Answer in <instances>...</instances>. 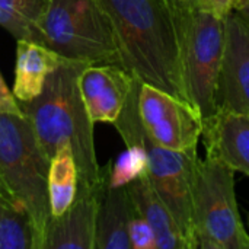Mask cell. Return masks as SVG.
Here are the masks:
<instances>
[{"label":"cell","mask_w":249,"mask_h":249,"mask_svg":"<svg viewBox=\"0 0 249 249\" xmlns=\"http://www.w3.org/2000/svg\"><path fill=\"white\" fill-rule=\"evenodd\" d=\"M115 39L121 66L140 82L187 102L182 38L169 0H96Z\"/></svg>","instance_id":"1"},{"label":"cell","mask_w":249,"mask_h":249,"mask_svg":"<svg viewBox=\"0 0 249 249\" xmlns=\"http://www.w3.org/2000/svg\"><path fill=\"white\" fill-rule=\"evenodd\" d=\"M85 66L88 64L61 58L48 74L41 93L19 105L29 118L45 156L51 159L58 150L69 149L77 168V185L99 188L108 178V165L102 168L98 163L93 123L79 88Z\"/></svg>","instance_id":"2"},{"label":"cell","mask_w":249,"mask_h":249,"mask_svg":"<svg viewBox=\"0 0 249 249\" xmlns=\"http://www.w3.org/2000/svg\"><path fill=\"white\" fill-rule=\"evenodd\" d=\"M48 168L50 159L23 111L0 112V179L31 220L34 249H42L51 220Z\"/></svg>","instance_id":"3"},{"label":"cell","mask_w":249,"mask_h":249,"mask_svg":"<svg viewBox=\"0 0 249 249\" xmlns=\"http://www.w3.org/2000/svg\"><path fill=\"white\" fill-rule=\"evenodd\" d=\"M140 80L136 79L127 102L112 124L120 133L125 144H140L147 158V177L175 217L188 249H197L193 210H191V188L194 166L198 159L197 152H177L156 144L146 134L137 108Z\"/></svg>","instance_id":"4"},{"label":"cell","mask_w":249,"mask_h":249,"mask_svg":"<svg viewBox=\"0 0 249 249\" xmlns=\"http://www.w3.org/2000/svg\"><path fill=\"white\" fill-rule=\"evenodd\" d=\"M32 41L66 60L121 66L111 25L96 0H50Z\"/></svg>","instance_id":"5"},{"label":"cell","mask_w":249,"mask_h":249,"mask_svg":"<svg viewBox=\"0 0 249 249\" xmlns=\"http://www.w3.org/2000/svg\"><path fill=\"white\" fill-rule=\"evenodd\" d=\"M197 249H249L235 193V171L206 156L197 159L191 188Z\"/></svg>","instance_id":"6"},{"label":"cell","mask_w":249,"mask_h":249,"mask_svg":"<svg viewBox=\"0 0 249 249\" xmlns=\"http://www.w3.org/2000/svg\"><path fill=\"white\" fill-rule=\"evenodd\" d=\"M174 7L181 23L187 96L204 121L217 112L216 92L226 42L225 19L198 6L193 9Z\"/></svg>","instance_id":"7"},{"label":"cell","mask_w":249,"mask_h":249,"mask_svg":"<svg viewBox=\"0 0 249 249\" xmlns=\"http://www.w3.org/2000/svg\"><path fill=\"white\" fill-rule=\"evenodd\" d=\"M137 108L146 134L156 144L177 152H197L204 124L190 102L140 82Z\"/></svg>","instance_id":"8"},{"label":"cell","mask_w":249,"mask_h":249,"mask_svg":"<svg viewBox=\"0 0 249 249\" xmlns=\"http://www.w3.org/2000/svg\"><path fill=\"white\" fill-rule=\"evenodd\" d=\"M226 42L216 92L217 111L249 115V23L236 12L225 19Z\"/></svg>","instance_id":"9"},{"label":"cell","mask_w":249,"mask_h":249,"mask_svg":"<svg viewBox=\"0 0 249 249\" xmlns=\"http://www.w3.org/2000/svg\"><path fill=\"white\" fill-rule=\"evenodd\" d=\"M137 77L120 64H89L79 76V88L93 124H114Z\"/></svg>","instance_id":"10"},{"label":"cell","mask_w":249,"mask_h":249,"mask_svg":"<svg viewBox=\"0 0 249 249\" xmlns=\"http://www.w3.org/2000/svg\"><path fill=\"white\" fill-rule=\"evenodd\" d=\"M102 187L77 185L71 206L63 214L51 217L42 249H95L96 212Z\"/></svg>","instance_id":"11"},{"label":"cell","mask_w":249,"mask_h":249,"mask_svg":"<svg viewBox=\"0 0 249 249\" xmlns=\"http://www.w3.org/2000/svg\"><path fill=\"white\" fill-rule=\"evenodd\" d=\"M203 140L209 158L249 177V115L217 111L203 121Z\"/></svg>","instance_id":"12"},{"label":"cell","mask_w":249,"mask_h":249,"mask_svg":"<svg viewBox=\"0 0 249 249\" xmlns=\"http://www.w3.org/2000/svg\"><path fill=\"white\" fill-rule=\"evenodd\" d=\"M133 204L125 187H111L105 181L98 201L95 249H131L128 223Z\"/></svg>","instance_id":"13"},{"label":"cell","mask_w":249,"mask_h":249,"mask_svg":"<svg viewBox=\"0 0 249 249\" xmlns=\"http://www.w3.org/2000/svg\"><path fill=\"white\" fill-rule=\"evenodd\" d=\"M125 190L136 212L152 226L156 236V248L188 249L175 217L155 191L147 174L125 185Z\"/></svg>","instance_id":"14"},{"label":"cell","mask_w":249,"mask_h":249,"mask_svg":"<svg viewBox=\"0 0 249 249\" xmlns=\"http://www.w3.org/2000/svg\"><path fill=\"white\" fill-rule=\"evenodd\" d=\"M61 57L50 48L31 41L19 39L16 44V66L13 95L19 104L36 98L48 74L60 64Z\"/></svg>","instance_id":"15"},{"label":"cell","mask_w":249,"mask_h":249,"mask_svg":"<svg viewBox=\"0 0 249 249\" xmlns=\"http://www.w3.org/2000/svg\"><path fill=\"white\" fill-rule=\"evenodd\" d=\"M77 168L69 149L58 150L50 159L48 198L51 217L63 214L74 201L77 193Z\"/></svg>","instance_id":"16"},{"label":"cell","mask_w":249,"mask_h":249,"mask_svg":"<svg viewBox=\"0 0 249 249\" xmlns=\"http://www.w3.org/2000/svg\"><path fill=\"white\" fill-rule=\"evenodd\" d=\"M50 0H0V26L16 41L34 39Z\"/></svg>","instance_id":"17"},{"label":"cell","mask_w":249,"mask_h":249,"mask_svg":"<svg viewBox=\"0 0 249 249\" xmlns=\"http://www.w3.org/2000/svg\"><path fill=\"white\" fill-rule=\"evenodd\" d=\"M0 249H34V233L28 214L0 188Z\"/></svg>","instance_id":"18"},{"label":"cell","mask_w":249,"mask_h":249,"mask_svg":"<svg viewBox=\"0 0 249 249\" xmlns=\"http://www.w3.org/2000/svg\"><path fill=\"white\" fill-rule=\"evenodd\" d=\"M147 172L146 152L140 144H127L117 159L108 163V182L111 187H125Z\"/></svg>","instance_id":"19"},{"label":"cell","mask_w":249,"mask_h":249,"mask_svg":"<svg viewBox=\"0 0 249 249\" xmlns=\"http://www.w3.org/2000/svg\"><path fill=\"white\" fill-rule=\"evenodd\" d=\"M128 238H130L131 249H158L156 248V236H155L152 226L147 223L144 217H142L136 212L134 206H133V214L128 223Z\"/></svg>","instance_id":"20"},{"label":"cell","mask_w":249,"mask_h":249,"mask_svg":"<svg viewBox=\"0 0 249 249\" xmlns=\"http://www.w3.org/2000/svg\"><path fill=\"white\" fill-rule=\"evenodd\" d=\"M236 0H200V6L201 9L222 18L226 19L235 7Z\"/></svg>","instance_id":"21"},{"label":"cell","mask_w":249,"mask_h":249,"mask_svg":"<svg viewBox=\"0 0 249 249\" xmlns=\"http://www.w3.org/2000/svg\"><path fill=\"white\" fill-rule=\"evenodd\" d=\"M20 105L18 104L13 92H10L0 73V112H20Z\"/></svg>","instance_id":"22"},{"label":"cell","mask_w":249,"mask_h":249,"mask_svg":"<svg viewBox=\"0 0 249 249\" xmlns=\"http://www.w3.org/2000/svg\"><path fill=\"white\" fill-rule=\"evenodd\" d=\"M233 12L241 15L249 23V0H236Z\"/></svg>","instance_id":"23"},{"label":"cell","mask_w":249,"mask_h":249,"mask_svg":"<svg viewBox=\"0 0 249 249\" xmlns=\"http://www.w3.org/2000/svg\"><path fill=\"white\" fill-rule=\"evenodd\" d=\"M171 4L177 6V7H182V9H193L200 6V0H169Z\"/></svg>","instance_id":"24"},{"label":"cell","mask_w":249,"mask_h":249,"mask_svg":"<svg viewBox=\"0 0 249 249\" xmlns=\"http://www.w3.org/2000/svg\"><path fill=\"white\" fill-rule=\"evenodd\" d=\"M0 188H1V190H4V191H6V188H4V185H3V182H1V179H0ZM6 193H7V191H6Z\"/></svg>","instance_id":"25"}]
</instances>
